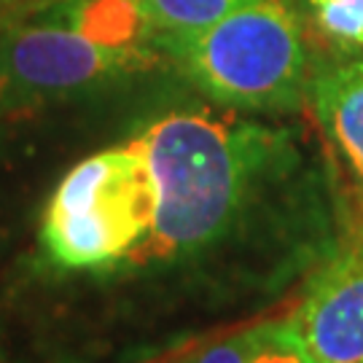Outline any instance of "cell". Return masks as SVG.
<instances>
[{"label":"cell","mask_w":363,"mask_h":363,"mask_svg":"<svg viewBox=\"0 0 363 363\" xmlns=\"http://www.w3.org/2000/svg\"><path fill=\"white\" fill-rule=\"evenodd\" d=\"M19 3H22V0H0V11H6V9H19Z\"/></svg>","instance_id":"30bf717a"},{"label":"cell","mask_w":363,"mask_h":363,"mask_svg":"<svg viewBox=\"0 0 363 363\" xmlns=\"http://www.w3.org/2000/svg\"><path fill=\"white\" fill-rule=\"evenodd\" d=\"M167 57L210 103L245 113H294L307 105L310 49L288 0H256L202 30L154 35Z\"/></svg>","instance_id":"7a4b0ae2"},{"label":"cell","mask_w":363,"mask_h":363,"mask_svg":"<svg viewBox=\"0 0 363 363\" xmlns=\"http://www.w3.org/2000/svg\"><path fill=\"white\" fill-rule=\"evenodd\" d=\"M159 183L140 135L78 162L46 202L40 247L60 269L113 272L154 232Z\"/></svg>","instance_id":"3957f363"},{"label":"cell","mask_w":363,"mask_h":363,"mask_svg":"<svg viewBox=\"0 0 363 363\" xmlns=\"http://www.w3.org/2000/svg\"><path fill=\"white\" fill-rule=\"evenodd\" d=\"M307 105L350 178L352 210L363 216V54H337L315 67Z\"/></svg>","instance_id":"8992f818"},{"label":"cell","mask_w":363,"mask_h":363,"mask_svg":"<svg viewBox=\"0 0 363 363\" xmlns=\"http://www.w3.org/2000/svg\"><path fill=\"white\" fill-rule=\"evenodd\" d=\"M175 363H189V355H186V358H181V361H175Z\"/></svg>","instance_id":"8fae6325"},{"label":"cell","mask_w":363,"mask_h":363,"mask_svg":"<svg viewBox=\"0 0 363 363\" xmlns=\"http://www.w3.org/2000/svg\"><path fill=\"white\" fill-rule=\"evenodd\" d=\"M159 183L154 232L121 272L178 274L196 304H264L320 267L352 218L291 127L234 111H172L140 135Z\"/></svg>","instance_id":"6da1fadb"},{"label":"cell","mask_w":363,"mask_h":363,"mask_svg":"<svg viewBox=\"0 0 363 363\" xmlns=\"http://www.w3.org/2000/svg\"><path fill=\"white\" fill-rule=\"evenodd\" d=\"M159 62L151 43L113 46L78 30L70 19L0 25V108L103 89Z\"/></svg>","instance_id":"277c9868"},{"label":"cell","mask_w":363,"mask_h":363,"mask_svg":"<svg viewBox=\"0 0 363 363\" xmlns=\"http://www.w3.org/2000/svg\"><path fill=\"white\" fill-rule=\"evenodd\" d=\"M315 35L334 54H363V0H307Z\"/></svg>","instance_id":"9c48e42d"},{"label":"cell","mask_w":363,"mask_h":363,"mask_svg":"<svg viewBox=\"0 0 363 363\" xmlns=\"http://www.w3.org/2000/svg\"><path fill=\"white\" fill-rule=\"evenodd\" d=\"M291 320L315 363H363V216L355 210L337 250L301 283Z\"/></svg>","instance_id":"5b68a950"},{"label":"cell","mask_w":363,"mask_h":363,"mask_svg":"<svg viewBox=\"0 0 363 363\" xmlns=\"http://www.w3.org/2000/svg\"><path fill=\"white\" fill-rule=\"evenodd\" d=\"M189 363H315L298 337L296 325L286 318H269L226 337L205 350L189 355Z\"/></svg>","instance_id":"52a82bcc"},{"label":"cell","mask_w":363,"mask_h":363,"mask_svg":"<svg viewBox=\"0 0 363 363\" xmlns=\"http://www.w3.org/2000/svg\"><path fill=\"white\" fill-rule=\"evenodd\" d=\"M256 0H140L145 22L154 35L189 33L218 22Z\"/></svg>","instance_id":"ba28073f"}]
</instances>
